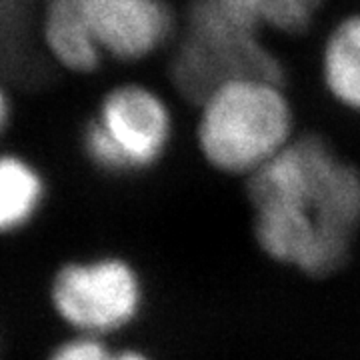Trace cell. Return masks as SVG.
<instances>
[{
    "label": "cell",
    "instance_id": "obj_8",
    "mask_svg": "<svg viewBox=\"0 0 360 360\" xmlns=\"http://www.w3.org/2000/svg\"><path fill=\"white\" fill-rule=\"evenodd\" d=\"M34 0H0V75L32 89L46 77V63L32 40Z\"/></svg>",
    "mask_w": 360,
    "mask_h": 360
},
{
    "label": "cell",
    "instance_id": "obj_6",
    "mask_svg": "<svg viewBox=\"0 0 360 360\" xmlns=\"http://www.w3.org/2000/svg\"><path fill=\"white\" fill-rule=\"evenodd\" d=\"M101 52L120 60L144 58L170 37L172 13L165 0H80Z\"/></svg>",
    "mask_w": 360,
    "mask_h": 360
},
{
    "label": "cell",
    "instance_id": "obj_13",
    "mask_svg": "<svg viewBox=\"0 0 360 360\" xmlns=\"http://www.w3.org/2000/svg\"><path fill=\"white\" fill-rule=\"evenodd\" d=\"M6 122H8V101H6V94H4L2 86H0V132L4 130Z\"/></svg>",
    "mask_w": 360,
    "mask_h": 360
},
{
    "label": "cell",
    "instance_id": "obj_2",
    "mask_svg": "<svg viewBox=\"0 0 360 360\" xmlns=\"http://www.w3.org/2000/svg\"><path fill=\"white\" fill-rule=\"evenodd\" d=\"M290 129V104L276 82L236 78L206 98L198 144L217 170L255 174L288 144Z\"/></svg>",
    "mask_w": 360,
    "mask_h": 360
},
{
    "label": "cell",
    "instance_id": "obj_5",
    "mask_svg": "<svg viewBox=\"0 0 360 360\" xmlns=\"http://www.w3.org/2000/svg\"><path fill=\"white\" fill-rule=\"evenodd\" d=\"M170 136V112L153 90L118 86L104 96L96 116L84 127L82 148L98 170L134 174L158 165Z\"/></svg>",
    "mask_w": 360,
    "mask_h": 360
},
{
    "label": "cell",
    "instance_id": "obj_1",
    "mask_svg": "<svg viewBox=\"0 0 360 360\" xmlns=\"http://www.w3.org/2000/svg\"><path fill=\"white\" fill-rule=\"evenodd\" d=\"M255 238L274 262L335 274L360 231V170L321 136L288 142L248 180Z\"/></svg>",
    "mask_w": 360,
    "mask_h": 360
},
{
    "label": "cell",
    "instance_id": "obj_3",
    "mask_svg": "<svg viewBox=\"0 0 360 360\" xmlns=\"http://www.w3.org/2000/svg\"><path fill=\"white\" fill-rule=\"evenodd\" d=\"M188 25V37L170 65L172 80L186 98L206 101L236 78L283 80V66L258 39L260 26L229 0H193Z\"/></svg>",
    "mask_w": 360,
    "mask_h": 360
},
{
    "label": "cell",
    "instance_id": "obj_11",
    "mask_svg": "<svg viewBox=\"0 0 360 360\" xmlns=\"http://www.w3.org/2000/svg\"><path fill=\"white\" fill-rule=\"evenodd\" d=\"M258 26H272L283 32L307 30L322 0H229Z\"/></svg>",
    "mask_w": 360,
    "mask_h": 360
},
{
    "label": "cell",
    "instance_id": "obj_12",
    "mask_svg": "<svg viewBox=\"0 0 360 360\" xmlns=\"http://www.w3.org/2000/svg\"><path fill=\"white\" fill-rule=\"evenodd\" d=\"M49 360H153L146 352L134 348H115L104 338L77 336L51 352Z\"/></svg>",
    "mask_w": 360,
    "mask_h": 360
},
{
    "label": "cell",
    "instance_id": "obj_4",
    "mask_svg": "<svg viewBox=\"0 0 360 360\" xmlns=\"http://www.w3.org/2000/svg\"><path fill=\"white\" fill-rule=\"evenodd\" d=\"M146 288L134 264L120 257L66 262L51 281V304L78 336L106 338L142 314Z\"/></svg>",
    "mask_w": 360,
    "mask_h": 360
},
{
    "label": "cell",
    "instance_id": "obj_9",
    "mask_svg": "<svg viewBox=\"0 0 360 360\" xmlns=\"http://www.w3.org/2000/svg\"><path fill=\"white\" fill-rule=\"evenodd\" d=\"M46 198L40 172L14 155L0 156V234L26 229L37 219Z\"/></svg>",
    "mask_w": 360,
    "mask_h": 360
},
{
    "label": "cell",
    "instance_id": "obj_7",
    "mask_svg": "<svg viewBox=\"0 0 360 360\" xmlns=\"http://www.w3.org/2000/svg\"><path fill=\"white\" fill-rule=\"evenodd\" d=\"M42 37L49 54L68 70L90 72L101 63L80 0H46Z\"/></svg>",
    "mask_w": 360,
    "mask_h": 360
},
{
    "label": "cell",
    "instance_id": "obj_10",
    "mask_svg": "<svg viewBox=\"0 0 360 360\" xmlns=\"http://www.w3.org/2000/svg\"><path fill=\"white\" fill-rule=\"evenodd\" d=\"M322 72L336 101L360 110V14L336 26L324 46Z\"/></svg>",
    "mask_w": 360,
    "mask_h": 360
}]
</instances>
